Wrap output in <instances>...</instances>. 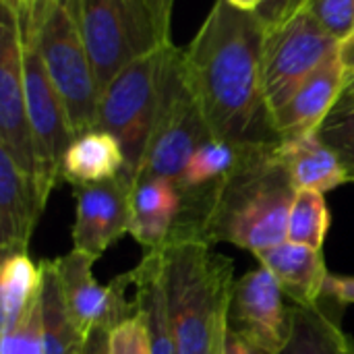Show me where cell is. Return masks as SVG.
I'll return each instance as SVG.
<instances>
[{"instance_id":"6da1fadb","label":"cell","mask_w":354,"mask_h":354,"mask_svg":"<svg viewBox=\"0 0 354 354\" xmlns=\"http://www.w3.org/2000/svg\"><path fill=\"white\" fill-rule=\"evenodd\" d=\"M266 25L255 10L216 0L183 50L185 83L212 133L236 145L280 141L263 87Z\"/></svg>"},{"instance_id":"7a4b0ae2","label":"cell","mask_w":354,"mask_h":354,"mask_svg":"<svg viewBox=\"0 0 354 354\" xmlns=\"http://www.w3.org/2000/svg\"><path fill=\"white\" fill-rule=\"evenodd\" d=\"M276 147L278 141L247 145L224 178L183 193L170 239L193 236L209 245L226 241L251 253L284 243L297 189Z\"/></svg>"},{"instance_id":"3957f363","label":"cell","mask_w":354,"mask_h":354,"mask_svg":"<svg viewBox=\"0 0 354 354\" xmlns=\"http://www.w3.org/2000/svg\"><path fill=\"white\" fill-rule=\"evenodd\" d=\"M162 253L176 354H224L234 288L232 259L193 236H172Z\"/></svg>"},{"instance_id":"277c9868","label":"cell","mask_w":354,"mask_h":354,"mask_svg":"<svg viewBox=\"0 0 354 354\" xmlns=\"http://www.w3.org/2000/svg\"><path fill=\"white\" fill-rule=\"evenodd\" d=\"M19 15L35 31L46 71L62 97L75 135L97 129L102 87L87 54L73 0Z\"/></svg>"},{"instance_id":"5b68a950","label":"cell","mask_w":354,"mask_h":354,"mask_svg":"<svg viewBox=\"0 0 354 354\" xmlns=\"http://www.w3.org/2000/svg\"><path fill=\"white\" fill-rule=\"evenodd\" d=\"M77 23L104 87L131 62L168 44L149 0H73Z\"/></svg>"},{"instance_id":"8992f818","label":"cell","mask_w":354,"mask_h":354,"mask_svg":"<svg viewBox=\"0 0 354 354\" xmlns=\"http://www.w3.org/2000/svg\"><path fill=\"white\" fill-rule=\"evenodd\" d=\"M170 46L131 62L104 87L100 97L97 129L110 133L120 143L127 160L124 174L133 185L141 170L158 114L164 60Z\"/></svg>"},{"instance_id":"52a82bcc","label":"cell","mask_w":354,"mask_h":354,"mask_svg":"<svg viewBox=\"0 0 354 354\" xmlns=\"http://www.w3.org/2000/svg\"><path fill=\"white\" fill-rule=\"evenodd\" d=\"M183 50L174 44L166 52L162 91L141 170L135 178H166L180 185L191 156L214 139L183 75Z\"/></svg>"},{"instance_id":"ba28073f","label":"cell","mask_w":354,"mask_h":354,"mask_svg":"<svg viewBox=\"0 0 354 354\" xmlns=\"http://www.w3.org/2000/svg\"><path fill=\"white\" fill-rule=\"evenodd\" d=\"M0 2V147L33 180L41 201L46 203L50 195L46 193L44 168L25 100L19 15L10 0Z\"/></svg>"},{"instance_id":"9c48e42d","label":"cell","mask_w":354,"mask_h":354,"mask_svg":"<svg viewBox=\"0 0 354 354\" xmlns=\"http://www.w3.org/2000/svg\"><path fill=\"white\" fill-rule=\"evenodd\" d=\"M336 50L338 41L305 6L280 25L266 29L263 87L270 116Z\"/></svg>"},{"instance_id":"30bf717a","label":"cell","mask_w":354,"mask_h":354,"mask_svg":"<svg viewBox=\"0 0 354 354\" xmlns=\"http://www.w3.org/2000/svg\"><path fill=\"white\" fill-rule=\"evenodd\" d=\"M19 25H21L23 81H25L27 112H29V122L33 129L35 145H37L41 168H44L46 193L50 195L58 178H62V160H64L68 145L75 141L77 135L71 127L62 97L56 91L46 71L33 27L25 19H21V15H19Z\"/></svg>"},{"instance_id":"8fae6325","label":"cell","mask_w":354,"mask_h":354,"mask_svg":"<svg viewBox=\"0 0 354 354\" xmlns=\"http://www.w3.org/2000/svg\"><path fill=\"white\" fill-rule=\"evenodd\" d=\"M95 261L97 259L77 249L54 259L66 309L85 338L100 328L112 332L122 322L137 315L135 301L131 303L127 299L131 274L127 272L108 286H102L91 272Z\"/></svg>"},{"instance_id":"7c38bea8","label":"cell","mask_w":354,"mask_h":354,"mask_svg":"<svg viewBox=\"0 0 354 354\" xmlns=\"http://www.w3.org/2000/svg\"><path fill=\"white\" fill-rule=\"evenodd\" d=\"M292 317L276 276L259 266L234 282L228 330L272 354H280L290 338Z\"/></svg>"},{"instance_id":"4fadbf2b","label":"cell","mask_w":354,"mask_h":354,"mask_svg":"<svg viewBox=\"0 0 354 354\" xmlns=\"http://www.w3.org/2000/svg\"><path fill=\"white\" fill-rule=\"evenodd\" d=\"M73 249L100 259L133 224V180L122 172L110 180L75 187Z\"/></svg>"},{"instance_id":"5bb4252c","label":"cell","mask_w":354,"mask_h":354,"mask_svg":"<svg viewBox=\"0 0 354 354\" xmlns=\"http://www.w3.org/2000/svg\"><path fill=\"white\" fill-rule=\"evenodd\" d=\"M346 85L348 79L336 50L270 116L272 129L278 139L317 133L330 112L340 102Z\"/></svg>"},{"instance_id":"9a60e30c","label":"cell","mask_w":354,"mask_h":354,"mask_svg":"<svg viewBox=\"0 0 354 354\" xmlns=\"http://www.w3.org/2000/svg\"><path fill=\"white\" fill-rule=\"evenodd\" d=\"M33 180L0 147V253L2 259L27 253L35 222L44 209Z\"/></svg>"},{"instance_id":"2e32d148","label":"cell","mask_w":354,"mask_h":354,"mask_svg":"<svg viewBox=\"0 0 354 354\" xmlns=\"http://www.w3.org/2000/svg\"><path fill=\"white\" fill-rule=\"evenodd\" d=\"M253 255L276 276L284 295H288L295 305H317L324 297V286L330 274L322 249L284 241Z\"/></svg>"},{"instance_id":"e0dca14e","label":"cell","mask_w":354,"mask_h":354,"mask_svg":"<svg viewBox=\"0 0 354 354\" xmlns=\"http://www.w3.org/2000/svg\"><path fill=\"white\" fill-rule=\"evenodd\" d=\"M276 153L297 191L311 189L328 193L344 183H351V176L340 158L317 133L280 139Z\"/></svg>"},{"instance_id":"ac0fdd59","label":"cell","mask_w":354,"mask_h":354,"mask_svg":"<svg viewBox=\"0 0 354 354\" xmlns=\"http://www.w3.org/2000/svg\"><path fill=\"white\" fill-rule=\"evenodd\" d=\"M183 207V193L166 178H139L133 185V239L145 251L162 249Z\"/></svg>"},{"instance_id":"d6986e66","label":"cell","mask_w":354,"mask_h":354,"mask_svg":"<svg viewBox=\"0 0 354 354\" xmlns=\"http://www.w3.org/2000/svg\"><path fill=\"white\" fill-rule=\"evenodd\" d=\"M131 274V284L135 286V307L141 315L151 354H176L168 297H166V280H164V253L145 251L143 259Z\"/></svg>"},{"instance_id":"ffe728a7","label":"cell","mask_w":354,"mask_h":354,"mask_svg":"<svg viewBox=\"0 0 354 354\" xmlns=\"http://www.w3.org/2000/svg\"><path fill=\"white\" fill-rule=\"evenodd\" d=\"M127 160L120 143L106 131L93 129L75 137L62 160V178L73 187L110 180L122 174Z\"/></svg>"},{"instance_id":"44dd1931","label":"cell","mask_w":354,"mask_h":354,"mask_svg":"<svg viewBox=\"0 0 354 354\" xmlns=\"http://www.w3.org/2000/svg\"><path fill=\"white\" fill-rule=\"evenodd\" d=\"M290 338L280 354H354V338L317 305H290Z\"/></svg>"},{"instance_id":"7402d4cb","label":"cell","mask_w":354,"mask_h":354,"mask_svg":"<svg viewBox=\"0 0 354 354\" xmlns=\"http://www.w3.org/2000/svg\"><path fill=\"white\" fill-rule=\"evenodd\" d=\"M41 268V330H44V354H81L85 336L71 317L56 272L54 259H44Z\"/></svg>"},{"instance_id":"603a6c76","label":"cell","mask_w":354,"mask_h":354,"mask_svg":"<svg viewBox=\"0 0 354 354\" xmlns=\"http://www.w3.org/2000/svg\"><path fill=\"white\" fill-rule=\"evenodd\" d=\"M41 290V268L27 253L2 259L0 270V334L12 330L37 303Z\"/></svg>"},{"instance_id":"cb8c5ba5","label":"cell","mask_w":354,"mask_h":354,"mask_svg":"<svg viewBox=\"0 0 354 354\" xmlns=\"http://www.w3.org/2000/svg\"><path fill=\"white\" fill-rule=\"evenodd\" d=\"M245 149H247V145H236V143H228L222 139H207L191 156V160L185 168L183 180L178 185L180 193H189V191L207 187V185L224 178L228 172H232L236 168Z\"/></svg>"},{"instance_id":"d4e9b609","label":"cell","mask_w":354,"mask_h":354,"mask_svg":"<svg viewBox=\"0 0 354 354\" xmlns=\"http://www.w3.org/2000/svg\"><path fill=\"white\" fill-rule=\"evenodd\" d=\"M330 209L324 199V193L299 189L290 207L286 241L311 249H322L330 230Z\"/></svg>"},{"instance_id":"484cf974","label":"cell","mask_w":354,"mask_h":354,"mask_svg":"<svg viewBox=\"0 0 354 354\" xmlns=\"http://www.w3.org/2000/svg\"><path fill=\"white\" fill-rule=\"evenodd\" d=\"M317 135L336 151L351 176V183H354V100L340 97L336 108L319 127Z\"/></svg>"},{"instance_id":"4316f807","label":"cell","mask_w":354,"mask_h":354,"mask_svg":"<svg viewBox=\"0 0 354 354\" xmlns=\"http://www.w3.org/2000/svg\"><path fill=\"white\" fill-rule=\"evenodd\" d=\"M0 354H44L39 299L12 330L0 334Z\"/></svg>"},{"instance_id":"83f0119b","label":"cell","mask_w":354,"mask_h":354,"mask_svg":"<svg viewBox=\"0 0 354 354\" xmlns=\"http://www.w3.org/2000/svg\"><path fill=\"white\" fill-rule=\"evenodd\" d=\"M305 8L338 44L354 31V0H307Z\"/></svg>"},{"instance_id":"f1b7e54d","label":"cell","mask_w":354,"mask_h":354,"mask_svg":"<svg viewBox=\"0 0 354 354\" xmlns=\"http://www.w3.org/2000/svg\"><path fill=\"white\" fill-rule=\"evenodd\" d=\"M110 353L112 354H151L147 328L137 313L135 317L122 322L110 332Z\"/></svg>"},{"instance_id":"f546056e","label":"cell","mask_w":354,"mask_h":354,"mask_svg":"<svg viewBox=\"0 0 354 354\" xmlns=\"http://www.w3.org/2000/svg\"><path fill=\"white\" fill-rule=\"evenodd\" d=\"M305 2L307 0H263L259 10H255V12L263 21L266 29H270V27L280 25L282 21H286L295 12H299L305 6Z\"/></svg>"},{"instance_id":"4dcf8cb0","label":"cell","mask_w":354,"mask_h":354,"mask_svg":"<svg viewBox=\"0 0 354 354\" xmlns=\"http://www.w3.org/2000/svg\"><path fill=\"white\" fill-rule=\"evenodd\" d=\"M324 297L336 303H354V276H334L330 274L324 286Z\"/></svg>"},{"instance_id":"1f68e13d","label":"cell","mask_w":354,"mask_h":354,"mask_svg":"<svg viewBox=\"0 0 354 354\" xmlns=\"http://www.w3.org/2000/svg\"><path fill=\"white\" fill-rule=\"evenodd\" d=\"M224 354H272L263 348H259L257 344L245 340L243 336L234 334L232 330H228L226 334V342H224Z\"/></svg>"},{"instance_id":"d6a6232c","label":"cell","mask_w":354,"mask_h":354,"mask_svg":"<svg viewBox=\"0 0 354 354\" xmlns=\"http://www.w3.org/2000/svg\"><path fill=\"white\" fill-rule=\"evenodd\" d=\"M81 354H112L110 353V332L102 328L89 332Z\"/></svg>"},{"instance_id":"836d02e7","label":"cell","mask_w":354,"mask_h":354,"mask_svg":"<svg viewBox=\"0 0 354 354\" xmlns=\"http://www.w3.org/2000/svg\"><path fill=\"white\" fill-rule=\"evenodd\" d=\"M149 2H151V8L156 12V19L160 23L164 35L172 39L170 29H172V12H174V2L176 0H149Z\"/></svg>"},{"instance_id":"e575fe53","label":"cell","mask_w":354,"mask_h":354,"mask_svg":"<svg viewBox=\"0 0 354 354\" xmlns=\"http://www.w3.org/2000/svg\"><path fill=\"white\" fill-rule=\"evenodd\" d=\"M338 58H340V62H342V68H344V73H346L348 83H353L354 81V31L348 35V37H344V39L338 44Z\"/></svg>"},{"instance_id":"d590c367","label":"cell","mask_w":354,"mask_h":354,"mask_svg":"<svg viewBox=\"0 0 354 354\" xmlns=\"http://www.w3.org/2000/svg\"><path fill=\"white\" fill-rule=\"evenodd\" d=\"M228 2L243 10H259V6L263 4V0H228Z\"/></svg>"},{"instance_id":"8d00e7d4","label":"cell","mask_w":354,"mask_h":354,"mask_svg":"<svg viewBox=\"0 0 354 354\" xmlns=\"http://www.w3.org/2000/svg\"><path fill=\"white\" fill-rule=\"evenodd\" d=\"M60 2H68V0H35L33 2V8L29 12H37V10H44L48 6H54V4H60ZM21 12V10H19Z\"/></svg>"},{"instance_id":"74e56055","label":"cell","mask_w":354,"mask_h":354,"mask_svg":"<svg viewBox=\"0 0 354 354\" xmlns=\"http://www.w3.org/2000/svg\"><path fill=\"white\" fill-rule=\"evenodd\" d=\"M33 2H35V0H12V4H15L17 10H21V12H29V10L33 8Z\"/></svg>"},{"instance_id":"f35d334b","label":"cell","mask_w":354,"mask_h":354,"mask_svg":"<svg viewBox=\"0 0 354 354\" xmlns=\"http://www.w3.org/2000/svg\"><path fill=\"white\" fill-rule=\"evenodd\" d=\"M342 100H354V81L346 85L344 93H342Z\"/></svg>"}]
</instances>
